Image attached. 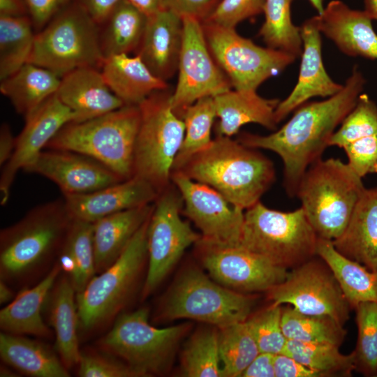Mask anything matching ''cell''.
Masks as SVG:
<instances>
[{"mask_svg": "<svg viewBox=\"0 0 377 377\" xmlns=\"http://www.w3.org/2000/svg\"><path fill=\"white\" fill-rule=\"evenodd\" d=\"M365 83L355 66L343 89L335 95L302 105L289 121L269 135L242 133L237 140L249 147L277 154L283 163L285 189L294 196L305 171L321 158L336 128L356 105Z\"/></svg>", "mask_w": 377, "mask_h": 377, "instance_id": "6da1fadb", "label": "cell"}, {"mask_svg": "<svg viewBox=\"0 0 377 377\" xmlns=\"http://www.w3.org/2000/svg\"><path fill=\"white\" fill-rule=\"evenodd\" d=\"M175 172L212 187L244 210L260 201L276 178L273 163L257 149L219 135Z\"/></svg>", "mask_w": 377, "mask_h": 377, "instance_id": "7a4b0ae2", "label": "cell"}, {"mask_svg": "<svg viewBox=\"0 0 377 377\" xmlns=\"http://www.w3.org/2000/svg\"><path fill=\"white\" fill-rule=\"evenodd\" d=\"M139 105H125L101 116L64 125L45 149L68 150L101 163L126 180L133 176L140 124Z\"/></svg>", "mask_w": 377, "mask_h": 377, "instance_id": "3957f363", "label": "cell"}, {"mask_svg": "<svg viewBox=\"0 0 377 377\" xmlns=\"http://www.w3.org/2000/svg\"><path fill=\"white\" fill-rule=\"evenodd\" d=\"M365 188L348 163L320 158L305 171L295 195L318 237L333 241L345 230Z\"/></svg>", "mask_w": 377, "mask_h": 377, "instance_id": "277c9868", "label": "cell"}, {"mask_svg": "<svg viewBox=\"0 0 377 377\" xmlns=\"http://www.w3.org/2000/svg\"><path fill=\"white\" fill-rule=\"evenodd\" d=\"M318 238L301 207L281 212L258 201L244 210L239 246L288 269L316 256Z\"/></svg>", "mask_w": 377, "mask_h": 377, "instance_id": "5b68a950", "label": "cell"}, {"mask_svg": "<svg viewBox=\"0 0 377 377\" xmlns=\"http://www.w3.org/2000/svg\"><path fill=\"white\" fill-rule=\"evenodd\" d=\"M74 219L64 198L38 205L1 231V276H19L40 265L66 240Z\"/></svg>", "mask_w": 377, "mask_h": 377, "instance_id": "8992f818", "label": "cell"}, {"mask_svg": "<svg viewBox=\"0 0 377 377\" xmlns=\"http://www.w3.org/2000/svg\"><path fill=\"white\" fill-rule=\"evenodd\" d=\"M98 27L77 2L67 6L35 34L27 63L60 77L79 68L101 67Z\"/></svg>", "mask_w": 377, "mask_h": 377, "instance_id": "52a82bcc", "label": "cell"}, {"mask_svg": "<svg viewBox=\"0 0 377 377\" xmlns=\"http://www.w3.org/2000/svg\"><path fill=\"white\" fill-rule=\"evenodd\" d=\"M166 90L154 92L139 105L141 117L133 161V176L148 182L159 193L172 182L173 164L185 134L184 121L172 110Z\"/></svg>", "mask_w": 377, "mask_h": 377, "instance_id": "ba28073f", "label": "cell"}, {"mask_svg": "<svg viewBox=\"0 0 377 377\" xmlns=\"http://www.w3.org/2000/svg\"><path fill=\"white\" fill-rule=\"evenodd\" d=\"M255 299L230 290L196 268L186 269L176 281L161 308L165 319L188 318L218 329L250 316Z\"/></svg>", "mask_w": 377, "mask_h": 377, "instance_id": "9c48e42d", "label": "cell"}, {"mask_svg": "<svg viewBox=\"0 0 377 377\" xmlns=\"http://www.w3.org/2000/svg\"><path fill=\"white\" fill-rule=\"evenodd\" d=\"M149 218L138 230L119 257L94 276L76 294L79 325L91 330L114 316L124 306L148 258Z\"/></svg>", "mask_w": 377, "mask_h": 377, "instance_id": "30bf717a", "label": "cell"}, {"mask_svg": "<svg viewBox=\"0 0 377 377\" xmlns=\"http://www.w3.org/2000/svg\"><path fill=\"white\" fill-rule=\"evenodd\" d=\"M148 319L146 308L122 314L100 341L104 350L123 359L139 376L163 373L188 330L186 324L157 328Z\"/></svg>", "mask_w": 377, "mask_h": 377, "instance_id": "8fae6325", "label": "cell"}, {"mask_svg": "<svg viewBox=\"0 0 377 377\" xmlns=\"http://www.w3.org/2000/svg\"><path fill=\"white\" fill-rule=\"evenodd\" d=\"M212 55L237 90H253L276 75L296 59L271 47H263L246 38L235 28L202 22Z\"/></svg>", "mask_w": 377, "mask_h": 377, "instance_id": "7c38bea8", "label": "cell"}, {"mask_svg": "<svg viewBox=\"0 0 377 377\" xmlns=\"http://www.w3.org/2000/svg\"><path fill=\"white\" fill-rule=\"evenodd\" d=\"M183 205L181 193L173 183L154 202L147 231L149 265L142 289L144 297L158 286L184 251L201 237L182 219Z\"/></svg>", "mask_w": 377, "mask_h": 377, "instance_id": "4fadbf2b", "label": "cell"}, {"mask_svg": "<svg viewBox=\"0 0 377 377\" xmlns=\"http://www.w3.org/2000/svg\"><path fill=\"white\" fill-rule=\"evenodd\" d=\"M182 19L183 40L177 68L178 81L170 96L172 110L181 118L184 110L198 99L214 97L232 87L210 52L202 22L192 17Z\"/></svg>", "mask_w": 377, "mask_h": 377, "instance_id": "5bb4252c", "label": "cell"}, {"mask_svg": "<svg viewBox=\"0 0 377 377\" xmlns=\"http://www.w3.org/2000/svg\"><path fill=\"white\" fill-rule=\"evenodd\" d=\"M321 259V258H320ZM272 304H288L306 314L331 316L342 325L351 309L334 274L313 258L288 272L285 280L267 291Z\"/></svg>", "mask_w": 377, "mask_h": 377, "instance_id": "9a60e30c", "label": "cell"}, {"mask_svg": "<svg viewBox=\"0 0 377 377\" xmlns=\"http://www.w3.org/2000/svg\"><path fill=\"white\" fill-rule=\"evenodd\" d=\"M171 181L181 193L183 213L200 230L206 243L235 246L241 242L244 210L232 205L212 187L172 172Z\"/></svg>", "mask_w": 377, "mask_h": 377, "instance_id": "2e32d148", "label": "cell"}, {"mask_svg": "<svg viewBox=\"0 0 377 377\" xmlns=\"http://www.w3.org/2000/svg\"><path fill=\"white\" fill-rule=\"evenodd\" d=\"M198 246L200 260L211 279L234 291H269L282 283L288 269L240 246L206 243Z\"/></svg>", "mask_w": 377, "mask_h": 377, "instance_id": "e0dca14e", "label": "cell"}, {"mask_svg": "<svg viewBox=\"0 0 377 377\" xmlns=\"http://www.w3.org/2000/svg\"><path fill=\"white\" fill-rule=\"evenodd\" d=\"M24 118L25 124L16 138L14 152L1 171V205L9 198L10 188L18 171L31 163L64 125L75 119L73 111L61 101L56 93Z\"/></svg>", "mask_w": 377, "mask_h": 377, "instance_id": "ac0fdd59", "label": "cell"}, {"mask_svg": "<svg viewBox=\"0 0 377 377\" xmlns=\"http://www.w3.org/2000/svg\"><path fill=\"white\" fill-rule=\"evenodd\" d=\"M23 170L49 179L63 194L94 192L124 181L94 158L68 150H43Z\"/></svg>", "mask_w": 377, "mask_h": 377, "instance_id": "d6986e66", "label": "cell"}, {"mask_svg": "<svg viewBox=\"0 0 377 377\" xmlns=\"http://www.w3.org/2000/svg\"><path fill=\"white\" fill-rule=\"evenodd\" d=\"M300 27L303 48L298 80L289 96L280 101L276 108L274 118L277 124L311 98L332 96L343 87L333 81L325 71L322 59L321 33L316 17L307 19Z\"/></svg>", "mask_w": 377, "mask_h": 377, "instance_id": "ffe728a7", "label": "cell"}, {"mask_svg": "<svg viewBox=\"0 0 377 377\" xmlns=\"http://www.w3.org/2000/svg\"><path fill=\"white\" fill-rule=\"evenodd\" d=\"M148 182L137 176L100 190L64 194L74 219L94 223L112 214L154 203L159 195Z\"/></svg>", "mask_w": 377, "mask_h": 377, "instance_id": "44dd1931", "label": "cell"}, {"mask_svg": "<svg viewBox=\"0 0 377 377\" xmlns=\"http://www.w3.org/2000/svg\"><path fill=\"white\" fill-rule=\"evenodd\" d=\"M315 17L320 32L343 53L377 59V34L364 10L352 9L340 0H333Z\"/></svg>", "mask_w": 377, "mask_h": 377, "instance_id": "7402d4cb", "label": "cell"}, {"mask_svg": "<svg viewBox=\"0 0 377 377\" xmlns=\"http://www.w3.org/2000/svg\"><path fill=\"white\" fill-rule=\"evenodd\" d=\"M182 40V17L163 9L147 17L136 54L154 75L166 81L177 70Z\"/></svg>", "mask_w": 377, "mask_h": 377, "instance_id": "603a6c76", "label": "cell"}, {"mask_svg": "<svg viewBox=\"0 0 377 377\" xmlns=\"http://www.w3.org/2000/svg\"><path fill=\"white\" fill-rule=\"evenodd\" d=\"M75 114V122L91 119L125 105L94 67L75 69L61 77L56 92Z\"/></svg>", "mask_w": 377, "mask_h": 377, "instance_id": "cb8c5ba5", "label": "cell"}, {"mask_svg": "<svg viewBox=\"0 0 377 377\" xmlns=\"http://www.w3.org/2000/svg\"><path fill=\"white\" fill-rule=\"evenodd\" d=\"M332 242L345 257L377 271V187L364 189L345 230Z\"/></svg>", "mask_w": 377, "mask_h": 377, "instance_id": "d4e9b609", "label": "cell"}, {"mask_svg": "<svg viewBox=\"0 0 377 377\" xmlns=\"http://www.w3.org/2000/svg\"><path fill=\"white\" fill-rule=\"evenodd\" d=\"M219 136L231 137L244 124L255 123L275 130L274 112L280 101L267 99L253 90H228L214 97Z\"/></svg>", "mask_w": 377, "mask_h": 377, "instance_id": "484cf974", "label": "cell"}, {"mask_svg": "<svg viewBox=\"0 0 377 377\" xmlns=\"http://www.w3.org/2000/svg\"><path fill=\"white\" fill-rule=\"evenodd\" d=\"M101 73L110 90L125 105H139L154 92L168 89V84L153 74L136 54L104 58Z\"/></svg>", "mask_w": 377, "mask_h": 377, "instance_id": "4316f807", "label": "cell"}, {"mask_svg": "<svg viewBox=\"0 0 377 377\" xmlns=\"http://www.w3.org/2000/svg\"><path fill=\"white\" fill-rule=\"evenodd\" d=\"M153 209L154 203L117 212L93 223L96 272H102L119 257Z\"/></svg>", "mask_w": 377, "mask_h": 377, "instance_id": "83f0119b", "label": "cell"}, {"mask_svg": "<svg viewBox=\"0 0 377 377\" xmlns=\"http://www.w3.org/2000/svg\"><path fill=\"white\" fill-rule=\"evenodd\" d=\"M59 263L35 286L24 288L0 311V326L6 332L15 334L49 335L43 320V306L61 272Z\"/></svg>", "mask_w": 377, "mask_h": 377, "instance_id": "f1b7e54d", "label": "cell"}, {"mask_svg": "<svg viewBox=\"0 0 377 377\" xmlns=\"http://www.w3.org/2000/svg\"><path fill=\"white\" fill-rule=\"evenodd\" d=\"M316 256L330 267L351 308L364 302L377 303V271L345 257L331 240L318 238Z\"/></svg>", "mask_w": 377, "mask_h": 377, "instance_id": "f546056e", "label": "cell"}, {"mask_svg": "<svg viewBox=\"0 0 377 377\" xmlns=\"http://www.w3.org/2000/svg\"><path fill=\"white\" fill-rule=\"evenodd\" d=\"M61 77L41 66L26 63L18 71L1 80L0 91L15 110L25 117L54 94Z\"/></svg>", "mask_w": 377, "mask_h": 377, "instance_id": "4dcf8cb0", "label": "cell"}, {"mask_svg": "<svg viewBox=\"0 0 377 377\" xmlns=\"http://www.w3.org/2000/svg\"><path fill=\"white\" fill-rule=\"evenodd\" d=\"M1 360L17 371L34 377H68L66 367L40 342L3 332L0 334Z\"/></svg>", "mask_w": 377, "mask_h": 377, "instance_id": "1f68e13d", "label": "cell"}, {"mask_svg": "<svg viewBox=\"0 0 377 377\" xmlns=\"http://www.w3.org/2000/svg\"><path fill=\"white\" fill-rule=\"evenodd\" d=\"M51 300L50 322L56 335V348L66 368L78 364L77 327L79 318L76 292L71 280L61 279L55 287Z\"/></svg>", "mask_w": 377, "mask_h": 377, "instance_id": "d6a6232c", "label": "cell"}, {"mask_svg": "<svg viewBox=\"0 0 377 377\" xmlns=\"http://www.w3.org/2000/svg\"><path fill=\"white\" fill-rule=\"evenodd\" d=\"M147 17L121 0L100 26L101 48L104 58L137 50L143 36Z\"/></svg>", "mask_w": 377, "mask_h": 377, "instance_id": "836d02e7", "label": "cell"}, {"mask_svg": "<svg viewBox=\"0 0 377 377\" xmlns=\"http://www.w3.org/2000/svg\"><path fill=\"white\" fill-rule=\"evenodd\" d=\"M282 353L321 377L350 376L355 369L354 352L344 355L339 351V346L330 343L288 340Z\"/></svg>", "mask_w": 377, "mask_h": 377, "instance_id": "e575fe53", "label": "cell"}, {"mask_svg": "<svg viewBox=\"0 0 377 377\" xmlns=\"http://www.w3.org/2000/svg\"><path fill=\"white\" fill-rule=\"evenodd\" d=\"M29 16H0V80L28 62L35 34Z\"/></svg>", "mask_w": 377, "mask_h": 377, "instance_id": "d590c367", "label": "cell"}, {"mask_svg": "<svg viewBox=\"0 0 377 377\" xmlns=\"http://www.w3.org/2000/svg\"><path fill=\"white\" fill-rule=\"evenodd\" d=\"M216 117L212 96L200 98L184 110L182 115L185 126L184 138L172 172L179 170L193 155L211 144L212 128Z\"/></svg>", "mask_w": 377, "mask_h": 377, "instance_id": "8d00e7d4", "label": "cell"}, {"mask_svg": "<svg viewBox=\"0 0 377 377\" xmlns=\"http://www.w3.org/2000/svg\"><path fill=\"white\" fill-rule=\"evenodd\" d=\"M281 327L288 340L327 342L340 346L346 336L343 325L334 318L303 313L291 306L282 308Z\"/></svg>", "mask_w": 377, "mask_h": 377, "instance_id": "74e56055", "label": "cell"}, {"mask_svg": "<svg viewBox=\"0 0 377 377\" xmlns=\"http://www.w3.org/2000/svg\"><path fill=\"white\" fill-rule=\"evenodd\" d=\"M293 0H265V22L259 34L267 47L293 55L296 59L302 52L300 27L291 19V3Z\"/></svg>", "mask_w": 377, "mask_h": 377, "instance_id": "f35d334b", "label": "cell"}, {"mask_svg": "<svg viewBox=\"0 0 377 377\" xmlns=\"http://www.w3.org/2000/svg\"><path fill=\"white\" fill-rule=\"evenodd\" d=\"M222 377H241L260 350L246 321L219 329Z\"/></svg>", "mask_w": 377, "mask_h": 377, "instance_id": "ab89813d", "label": "cell"}, {"mask_svg": "<svg viewBox=\"0 0 377 377\" xmlns=\"http://www.w3.org/2000/svg\"><path fill=\"white\" fill-rule=\"evenodd\" d=\"M181 364L184 376H221L219 330L204 328L195 332L184 346Z\"/></svg>", "mask_w": 377, "mask_h": 377, "instance_id": "60d3db41", "label": "cell"}, {"mask_svg": "<svg viewBox=\"0 0 377 377\" xmlns=\"http://www.w3.org/2000/svg\"><path fill=\"white\" fill-rule=\"evenodd\" d=\"M354 309L357 326L355 370L366 376H377V303L361 302Z\"/></svg>", "mask_w": 377, "mask_h": 377, "instance_id": "b9f144b4", "label": "cell"}, {"mask_svg": "<svg viewBox=\"0 0 377 377\" xmlns=\"http://www.w3.org/2000/svg\"><path fill=\"white\" fill-rule=\"evenodd\" d=\"M93 230V223L74 219L65 240L76 265L71 279L76 293L85 288L96 272Z\"/></svg>", "mask_w": 377, "mask_h": 377, "instance_id": "7bdbcfd3", "label": "cell"}, {"mask_svg": "<svg viewBox=\"0 0 377 377\" xmlns=\"http://www.w3.org/2000/svg\"><path fill=\"white\" fill-rule=\"evenodd\" d=\"M377 134V105L365 94H361L353 109L335 131L330 146L341 148L357 139Z\"/></svg>", "mask_w": 377, "mask_h": 377, "instance_id": "ee69618b", "label": "cell"}, {"mask_svg": "<svg viewBox=\"0 0 377 377\" xmlns=\"http://www.w3.org/2000/svg\"><path fill=\"white\" fill-rule=\"evenodd\" d=\"M282 308L272 304L246 320L261 353L279 354L285 348L288 339L281 327Z\"/></svg>", "mask_w": 377, "mask_h": 377, "instance_id": "f6af8a7d", "label": "cell"}, {"mask_svg": "<svg viewBox=\"0 0 377 377\" xmlns=\"http://www.w3.org/2000/svg\"><path fill=\"white\" fill-rule=\"evenodd\" d=\"M265 2V0H220L204 22L235 28L242 21L263 13Z\"/></svg>", "mask_w": 377, "mask_h": 377, "instance_id": "bcb514c9", "label": "cell"}, {"mask_svg": "<svg viewBox=\"0 0 377 377\" xmlns=\"http://www.w3.org/2000/svg\"><path fill=\"white\" fill-rule=\"evenodd\" d=\"M348 164L361 177L377 173V134L357 139L343 145Z\"/></svg>", "mask_w": 377, "mask_h": 377, "instance_id": "7dc6e473", "label": "cell"}, {"mask_svg": "<svg viewBox=\"0 0 377 377\" xmlns=\"http://www.w3.org/2000/svg\"><path fill=\"white\" fill-rule=\"evenodd\" d=\"M78 365L81 377H139L127 364L96 354L81 353Z\"/></svg>", "mask_w": 377, "mask_h": 377, "instance_id": "c3c4849f", "label": "cell"}, {"mask_svg": "<svg viewBox=\"0 0 377 377\" xmlns=\"http://www.w3.org/2000/svg\"><path fill=\"white\" fill-rule=\"evenodd\" d=\"M220 0H163L164 9L180 17H192L205 21L212 13Z\"/></svg>", "mask_w": 377, "mask_h": 377, "instance_id": "681fc988", "label": "cell"}, {"mask_svg": "<svg viewBox=\"0 0 377 377\" xmlns=\"http://www.w3.org/2000/svg\"><path fill=\"white\" fill-rule=\"evenodd\" d=\"M71 0H24L34 27L44 28Z\"/></svg>", "mask_w": 377, "mask_h": 377, "instance_id": "f907efd6", "label": "cell"}, {"mask_svg": "<svg viewBox=\"0 0 377 377\" xmlns=\"http://www.w3.org/2000/svg\"><path fill=\"white\" fill-rule=\"evenodd\" d=\"M274 367L275 377H321L318 372L283 353L274 355Z\"/></svg>", "mask_w": 377, "mask_h": 377, "instance_id": "816d5d0a", "label": "cell"}, {"mask_svg": "<svg viewBox=\"0 0 377 377\" xmlns=\"http://www.w3.org/2000/svg\"><path fill=\"white\" fill-rule=\"evenodd\" d=\"M121 0H77L91 19L101 25Z\"/></svg>", "mask_w": 377, "mask_h": 377, "instance_id": "f5cc1de1", "label": "cell"}, {"mask_svg": "<svg viewBox=\"0 0 377 377\" xmlns=\"http://www.w3.org/2000/svg\"><path fill=\"white\" fill-rule=\"evenodd\" d=\"M274 355L260 352L248 365L241 377H275Z\"/></svg>", "mask_w": 377, "mask_h": 377, "instance_id": "db71d44e", "label": "cell"}, {"mask_svg": "<svg viewBox=\"0 0 377 377\" xmlns=\"http://www.w3.org/2000/svg\"><path fill=\"white\" fill-rule=\"evenodd\" d=\"M16 145L8 124L4 123L0 128V165L3 166L11 158Z\"/></svg>", "mask_w": 377, "mask_h": 377, "instance_id": "11a10c76", "label": "cell"}, {"mask_svg": "<svg viewBox=\"0 0 377 377\" xmlns=\"http://www.w3.org/2000/svg\"><path fill=\"white\" fill-rule=\"evenodd\" d=\"M0 16H29L24 0H0Z\"/></svg>", "mask_w": 377, "mask_h": 377, "instance_id": "9f6ffc18", "label": "cell"}, {"mask_svg": "<svg viewBox=\"0 0 377 377\" xmlns=\"http://www.w3.org/2000/svg\"><path fill=\"white\" fill-rule=\"evenodd\" d=\"M138 10L149 17L164 9L163 0H126Z\"/></svg>", "mask_w": 377, "mask_h": 377, "instance_id": "6f0895ef", "label": "cell"}, {"mask_svg": "<svg viewBox=\"0 0 377 377\" xmlns=\"http://www.w3.org/2000/svg\"><path fill=\"white\" fill-rule=\"evenodd\" d=\"M13 297V292L9 287L5 283L4 281L1 279L0 281V303L5 304L8 302Z\"/></svg>", "mask_w": 377, "mask_h": 377, "instance_id": "680465c9", "label": "cell"}, {"mask_svg": "<svg viewBox=\"0 0 377 377\" xmlns=\"http://www.w3.org/2000/svg\"><path fill=\"white\" fill-rule=\"evenodd\" d=\"M366 13L377 21V0H364V10Z\"/></svg>", "mask_w": 377, "mask_h": 377, "instance_id": "91938a15", "label": "cell"}, {"mask_svg": "<svg viewBox=\"0 0 377 377\" xmlns=\"http://www.w3.org/2000/svg\"><path fill=\"white\" fill-rule=\"evenodd\" d=\"M311 6L316 10L318 12V14H320L324 8L325 6L323 5L324 0H308Z\"/></svg>", "mask_w": 377, "mask_h": 377, "instance_id": "94428289", "label": "cell"}, {"mask_svg": "<svg viewBox=\"0 0 377 377\" xmlns=\"http://www.w3.org/2000/svg\"><path fill=\"white\" fill-rule=\"evenodd\" d=\"M0 376L1 377H15L19 376L17 373L12 371L11 369H8L6 367H1L0 369Z\"/></svg>", "mask_w": 377, "mask_h": 377, "instance_id": "6125c7cd", "label": "cell"}]
</instances>
